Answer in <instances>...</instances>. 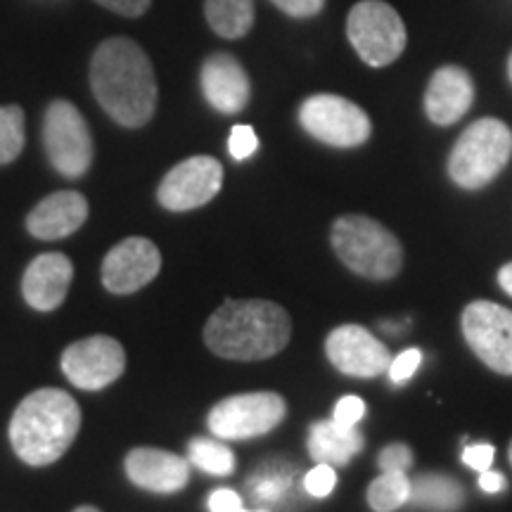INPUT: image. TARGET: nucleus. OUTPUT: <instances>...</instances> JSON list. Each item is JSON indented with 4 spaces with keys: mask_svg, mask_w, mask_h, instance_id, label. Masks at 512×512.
<instances>
[{
    "mask_svg": "<svg viewBox=\"0 0 512 512\" xmlns=\"http://www.w3.org/2000/svg\"><path fill=\"white\" fill-rule=\"evenodd\" d=\"M299 124L320 143L332 147H358L373 133L368 114L342 95L318 93L299 107Z\"/></svg>",
    "mask_w": 512,
    "mask_h": 512,
    "instance_id": "obj_9",
    "label": "nucleus"
},
{
    "mask_svg": "<svg viewBox=\"0 0 512 512\" xmlns=\"http://www.w3.org/2000/svg\"><path fill=\"white\" fill-rule=\"evenodd\" d=\"M202 93L216 112L240 114L249 105V76L238 57L214 53L202 64Z\"/></svg>",
    "mask_w": 512,
    "mask_h": 512,
    "instance_id": "obj_17",
    "label": "nucleus"
},
{
    "mask_svg": "<svg viewBox=\"0 0 512 512\" xmlns=\"http://www.w3.org/2000/svg\"><path fill=\"white\" fill-rule=\"evenodd\" d=\"M366 415V401L358 399V396H344V399L337 401L335 413H332V420L342 422V425L356 427V422Z\"/></svg>",
    "mask_w": 512,
    "mask_h": 512,
    "instance_id": "obj_31",
    "label": "nucleus"
},
{
    "mask_svg": "<svg viewBox=\"0 0 512 512\" xmlns=\"http://www.w3.org/2000/svg\"><path fill=\"white\" fill-rule=\"evenodd\" d=\"M335 484H337V475H335V467L332 465H325V463H318L309 475L304 477V489L306 494L313 496V498H325L330 496L332 491H335Z\"/></svg>",
    "mask_w": 512,
    "mask_h": 512,
    "instance_id": "obj_26",
    "label": "nucleus"
},
{
    "mask_svg": "<svg viewBox=\"0 0 512 512\" xmlns=\"http://www.w3.org/2000/svg\"><path fill=\"white\" fill-rule=\"evenodd\" d=\"M287 477L280 475V472L264 470L261 475L254 477L252 482V494L256 501H278L280 496L287 491Z\"/></svg>",
    "mask_w": 512,
    "mask_h": 512,
    "instance_id": "obj_27",
    "label": "nucleus"
},
{
    "mask_svg": "<svg viewBox=\"0 0 512 512\" xmlns=\"http://www.w3.org/2000/svg\"><path fill=\"white\" fill-rule=\"evenodd\" d=\"M24 147V110L17 105L0 107V166L15 162Z\"/></svg>",
    "mask_w": 512,
    "mask_h": 512,
    "instance_id": "obj_25",
    "label": "nucleus"
},
{
    "mask_svg": "<svg viewBox=\"0 0 512 512\" xmlns=\"http://www.w3.org/2000/svg\"><path fill=\"white\" fill-rule=\"evenodd\" d=\"M411 501V477L406 472H382L368 486V503L375 512H394Z\"/></svg>",
    "mask_w": 512,
    "mask_h": 512,
    "instance_id": "obj_23",
    "label": "nucleus"
},
{
    "mask_svg": "<svg viewBox=\"0 0 512 512\" xmlns=\"http://www.w3.org/2000/svg\"><path fill=\"white\" fill-rule=\"evenodd\" d=\"M74 512H100V510L93 508V505H81V508H76Z\"/></svg>",
    "mask_w": 512,
    "mask_h": 512,
    "instance_id": "obj_38",
    "label": "nucleus"
},
{
    "mask_svg": "<svg viewBox=\"0 0 512 512\" xmlns=\"http://www.w3.org/2000/svg\"><path fill=\"white\" fill-rule=\"evenodd\" d=\"M162 254L147 238H126L102 261V285L112 294H133L157 278Z\"/></svg>",
    "mask_w": 512,
    "mask_h": 512,
    "instance_id": "obj_13",
    "label": "nucleus"
},
{
    "mask_svg": "<svg viewBox=\"0 0 512 512\" xmlns=\"http://www.w3.org/2000/svg\"><path fill=\"white\" fill-rule=\"evenodd\" d=\"M88 219V200L76 190H60L48 195L31 209L27 230L36 240H62L79 230Z\"/></svg>",
    "mask_w": 512,
    "mask_h": 512,
    "instance_id": "obj_19",
    "label": "nucleus"
},
{
    "mask_svg": "<svg viewBox=\"0 0 512 512\" xmlns=\"http://www.w3.org/2000/svg\"><path fill=\"white\" fill-rule=\"evenodd\" d=\"M190 465L214 477H228L235 470V453L228 444L214 439H192L188 444Z\"/></svg>",
    "mask_w": 512,
    "mask_h": 512,
    "instance_id": "obj_24",
    "label": "nucleus"
},
{
    "mask_svg": "<svg viewBox=\"0 0 512 512\" xmlns=\"http://www.w3.org/2000/svg\"><path fill=\"white\" fill-rule=\"evenodd\" d=\"M512 131L501 119L486 117L467 126L448 157V176L463 190H482L508 166Z\"/></svg>",
    "mask_w": 512,
    "mask_h": 512,
    "instance_id": "obj_5",
    "label": "nucleus"
},
{
    "mask_svg": "<svg viewBox=\"0 0 512 512\" xmlns=\"http://www.w3.org/2000/svg\"><path fill=\"white\" fill-rule=\"evenodd\" d=\"M74 280V266L60 252H48L31 261L22 278V294L36 311L60 309Z\"/></svg>",
    "mask_w": 512,
    "mask_h": 512,
    "instance_id": "obj_18",
    "label": "nucleus"
},
{
    "mask_svg": "<svg viewBox=\"0 0 512 512\" xmlns=\"http://www.w3.org/2000/svg\"><path fill=\"white\" fill-rule=\"evenodd\" d=\"M349 43L368 67H387L406 50V27L392 5L384 0H361L347 17Z\"/></svg>",
    "mask_w": 512,
    "mask_h": 512,
    "instance_id": "obj_6",
    "label": "nucleus"
},
{
    "mask_svg": "<svg viewBox=\"0 0 512 512\" xmlns=\"http://www.w3.org/2000/svg\"><path fill=\"white\" fill-rule=\"evenodd\" d=\"M43 145L48 162L64 178H81L93 164V136L72 102H50L43 119Z\"/></svg>",
    "mask_w": 512,
    "mask_h": 512,
    "instance_id": "obj_7",
    "label": "nucleus"
},
{
    "mask_svg": "<svg viewBox=\"0 0 512 512\" xmlns=\"http://www.w3.org/2000/svg\"><path fill=\"white\" fill-rule=\"evenodd\" d=\"M91 88L102 110L119 126L140 128L155 117V69L131 38L114 36L100 43L91 60Z\"/></svg>",
    "mask_w": 512,
    "mask_h": 512,
    "instance_id": "obj_1",
    "label": "nucleus"
},
{
    "mask_svg": "<svg viewBox=\"0 0 512 512\" xmlns=\"http://www.w3.org/2000/svg\"><path fill=\"white\" fill-rule=\"evenodd\" d=\"M363 434L356 427L342 425L337 420L313 422L309 430V453L316 463L344 467L363 451Z\"/></svg>",
    "mask_w": 512,
    "mask_h": 512,
    "instance_id": "obj_20",
    "label": "nucleus"
},
{
    "mask_svg": "<svg viewBox=\"0 0 512 512\" xmlns=\"http://www.w3.org/2000/svg\"><path fill=\"white\" fill-rule=\"evenodd\" d=\"M287 415V403L275 392L235 394L216 403L209 411L207 425L216 439L245 441L264 437Z\"/></svg>",
    "mask_w": 512,
    "mask_h": 512,
    "instance_id": "obj_8",
    "label": "nucleus"
},
{
    "mask_svg": "<svg viewBox=\"0 0 512 512\" xmlns=\"http://www.w3.org/2000/svg\"><path fill=\"white\" fill-rule=\"evenodd\" d=\"M494 458H496V448L491 444H472V446H465L463 451V463L470 467V470H477V472L491 470Z\"/></svg>",
    "mask_w": 512,
    "mask_h": 512,
    "instance_id": "obj_33",
    "label": "nucleus"
},
{
    "mask_svg": "<svg viewBox=\"0 0 512 512\" xmlns=\"http://www.w3.org/2000/svg\"><path fill=\"white\" fill-rule=\"evenodd\" d=\"M498 285H501L503 290L512 297V261H510V264H505L501 271H498Z\"/></svg>",
    "mask_w": 512,
    "mask_h": 512,
    "instance_id": "obj_37",
    "label": "nucleus"
},
{
    "mask_svg": "<svg viewBox=\"0 0 512 512\" xmlns=\"http://www.w3.org/2000/svg\"><path fill=\"white\" fill-rule=\"evenodd\" d=\"M420 363H422V351L420 349H406L403 354L392 358V363H389V368H387L389 380H392L394 384L411 380V377L418 373Z\"/></svg>",
    "mask_w": 512,
    "mask_h": 512,
    "instance_id": "obj_30",
    "label": "nucleus"
},
{
    "mask_svg": "<svg viewBox=\"0 0 512 512\" xmlns=\"http://www.w3.org/2000/svg\"><path fill=\"white\" fill-rule=\"evenodd\" d=\"M124 465L128 479L152 494H176L190 482V460L162 448H133L128 451Z\"/></svg>",
    "mask_w": 512,
    "mask_h": 512,
    "instance_id": "obj_15",
    "label": "nucleus"
},
{
    "mask_svg": "<svg viewBox=\"0 0 512 512\" xmlns=\"http://www.w3.org/2000/svg\"><path fill=\"white\" fill-rule=\"evenodd\" d=\"M271 3L294 19L316 17L325 8V0H271Z\"/></svg>",
    "mask_w": 512,
    "mask_h": 512,
    "instance_id": "obj_32",
    "label": "nucleus"
},
{
    "mask_svg": "<svg viewBox=\"0 0 512 512\" xmlns=\"http://www.w3.org/2000/svg\"><path fill=\"white\" fill-rule=\"evenodd\" d=\"M223 185V166L219 159L197 155L176 164L162 178L157 200L169 211L200 209L219 195Z\"/></svg>",
    "mask_w": 512,
    "mask_h": 512,
    "instance_id": "obj_12",
    "label": "nucleus"
},
{
    "mask_svg": "<svg viewBox=\"0 0 512 512\" xmlns=\"http://www.w3.org/2000/svg\"><path fill=\"white\" fill-rule=\"evenodd\" d=\"M204 15L221 38L238 41L254 27V0H204Z\"/></svg>",
    "mask_w": 512,
    "mask_h": 512,
    "instance_id": "obj_22",
    "label": "nucleus"
},
{
    "mask_svg": "<svg viewBox=\"0 0 512 512\" xmlns=\"http://www.w3.org/2000/svg\"><path fill=\"white\" fill-rule=\"evenodd\" d=\"M81 427L79 403L64 389L43 387L17 406L10 420V444L19 460L46 467L74 444Z\"/></svg>",
    "mask_w": 512,
    "mask_h": 512,
    "instance_id": "obj_3",
    "label": "nucleus"
},
{
    "mask_svg": "<svg viewBox=\"0 0 512 512\" xmlns=\"http://www.w3.org/2000/svg\"><path fill=\"white\" fill-rule=\"evenodd\" d=\"M62 373L74 387L98 392L117 382L126 370L124 347L114 337L93 335L69 344L60 358Z\"/></svg>",
    "mask_w": 512,
    "mask_h": 512,
    "instance_id": "obj_11",
    "label": "nucleus"
},
{
    "mask_svg": "<svg viewBox=\"0 0 512 512\" xmlns=\"http://www.w3.org/2000/svg\"><path fill=\"white\" fill-rule=\"evenodd\" d=\"M95 3L102 5V8L117 12V15L140 17L150 10L152 0H95Z\"/></svg>",
    "mask_w": 512,
    "mask_h": 512,
    "instance_id": "obj_35",
    "label": "nucleus"
},
{
    "mask_svg": "<svg viewBox=\"0 0 512 512\" xmlns=\"http://www.w3.org/2000/svg\"><path fill=\"white\" fill-rule=\"evenodd\" d=\"M460 323L479 361L496 373L512 375V311L494 302H472Z\"/></svg>",
    "mask_w": 512,
    "mask_h": 512,
    "instance_id": "obj_10",
    "label": "nucleus"
},
{
    "mask_svg": "<svg viewBox=\"0 0 512 512\" xmlns=\"http://www.w3.org/2000/svg\"><path fill=\"white\" fill-rule=\"evenodd\" d=\"M472 102H475V81L467 69L446 64L432 74L425 91V114L432 124H456L470 112Z\"/></svg>",
    "mask_w": 512,
    "mask_h": 512,
    "instance_id": "obj_16",
    "label": "nucleus"
},
{
    "mask_svg": "<svg viewBox=\"0 0 512 512\" xmlns=\"http://www.w3.org/2000/svg\"><path fill=\"white\" fill-rule=\"evenodd\" d=\"M290 337V313L264 299H228L204 325L207 347L228 361H264L280 354Z\"/></svg>",
    "mask_w": 512,
    "mask_h": 512,
    "instance_id": "obj_2",
    "label": "nucleus"
},
{
    "mask_svg": "<svg viewBox=\"0 0 512 512\" xmlns=\"http://www.w3.org/2000/svg\"><path fill=\"white\" fill-rule=\"evenodd\" d=\"M377 465L382 472H408L413 465V451L406 444H389L384 446L377 456Z\"/></svg>",
    "mask_w": 512,
    "mask_h": 512,
    "instance_id": "obj_29",
    "label": "nucleus"
},
{
    "mask_svg": "<svg viewBox=\"0 0 512 512\" xmlns=\"http://www.w3.org/2000/svg\"><path fill=\"white\" fill-rule=\"evenodd\" d=\"M508 76H510V83H512V53H510V60H508Z\"/></svg>",
    "mask_w": 512,
    "mask_h": 512,
    "instance_id": "obj_39",
    "label": "nucleus"
},
{
    "mask_svg": "<svg viewBox=\"0 0 512 512\" xmlns=\"http://www.w3.org/2000/svg\"><path fill=\"white\" fill-rule=\"evenodd\" d=\"M207 503L211 512H245L242 498L233 489H216Z\"/></svg>",
    "mask_w": 512,
    "mask_h": 512,
    "instance_id": "obj_34",
    "label": "nucleus"
},
{
    "mask_svg": "<svg viewBox=\"0 0 512 512\" xmlns=\"http://www.w3.org/2000/svg\"><path fill=\"white\" fill-rule=\"evenodd\" d=\"M479 489L486 491V494H501L505 489V477L496 470L479 472Z\"/></svg>",
    "mask_w": 512,
    "mask_h": 512,
    "instance_id": "obj_36",
    "label": "nucleus"
},
{
    "mask_svg": "<svg viewBox=\"0 0 512 512\" xmlns=\"http://www.w3.org/2000/svg\"><path fill=\"white\" fill-rule=\"evenodd\" d=\"M245 512H268V510H245Z\"/></svg>",
    "mask_w": 512,
    "mask_h": 512,
    "instance_id": "obj_41",
    "label": "nucleus"
},
{
    "mask_svg": "<svg viewBox=\"0 0 512 512\" xmlns=\"http://www.w3.org/2000/svg\"><path fill=\"white\" fill-rule=\"evenodd\" d=\"M508 456H510V465H512V441H510V448H508Z\"/></svg>",
    "mask_w": 512,
    "mask_h": 512,
    "instance_id": "obj_40",
    "label": "nucleus"
},
{
    "mask_svg": "<svg viewBox=\"0 0 512 512\" xmlns=\"http://www.w3.org/2000/svg\"><path fill=\"white\" fill-rule=\"evenodd\" d=\"M325 354L339 373L351 377H377L392 363V354L363 325H339L325 339Z\"/></svg>",
    "mask_w": 512,
    "mask_h": 512,
    "instance_id": "obj_14",
    "label": "nucleus"
},
{
    "mask_svg": "<svg viewBox=\"0 0 512 512\" xmlns=\"http://www.w3.org/2000/svg\"><path fill=\"white\" fill-rule=\"evenodd\" d=\"M432 512H456L465 505V489L444 472H422L411 479V501Z\"/></svg>",
    "mask_w": 512,
    "mask_h": 512,
    "instance_id": "obj_21",
    "label": "nucleus"
},
{
    "mask_svg": "<svg viewBox=\"0 0 512 512\" xmlns=\"http://www.w3.org/2000/svg\"><path fill=\"white\" fill-rule=\"evenodd\" d=\"M332 247L344 266L368 280H389L403 266L401 242L380 221L349 214L332 226Z\"/></svg>",
    "mask_w": 512,
    "mask_h": 512,
    "instance_id": "obj_4",
    "label": "nucleus"
},
{
    "mask_svg": "<svg viewBox=\"0 0 512 512\" xmlns=\"http://www.w3.org/2000/svg\"><path fill=\"white\" fill-rule=\"evenodd\" d=\"M256 147H259V138H256L252 126H245V124L233 126V131H230V138H228L230 157L238 159V162H245V159L254 155Z\"/></svg>",
    "mask_w": 512,
    "mask_h": 512,
    "instance_id": "obj_28",
    "label": "nucleus"
}]
</instances>
